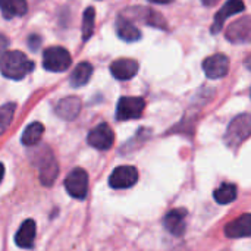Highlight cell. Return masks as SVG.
<instances>
[{
	"instance_id": "obj_1",
	"label": "cell",
	"mask_w": 251,
	"mask_h": 251,
	"mask_svg": "<svg viewBox=\"0 0 251 251\" xmlns=\"http://www.w3.org/2000/svg\"><path fill=\"white\" fill-rule=\"evenodd\" d=\"M35 63L19 50H9L0 56V72L4 78L21 81L34 71Z\"/></svg>"
},
{
	"instance_id": "obj_2",
	"label": "cell",
	"mask_w": 251,
	"mask_h": 251,
	"mask_svg": "<svg viewBox=\"0 0 251 251\" xmlns=\"http://www.w3.org/2000/svg\"><path fill=\"white\" fill-rule=\"evenodd\" d=\"M251 134V119L249 113L238 115L237 118L232 119L229 124L226 132H225V144L231 149H235L241 146Z\"/></svg>"
},
{
	"instance_id": "obj_3",
	"label": "cell",
	"mask_w": 251,
	"mask_h": 251,
	"mask_svg": "<svg viewBox=\"0 0 251 251\" xmlns=\"http://www.w3.org/2000/svg\"><path fill=\"white\" fill-rule=\"evenodd\" d=\"M35 156H38V157L34 159V163L38 168V178H40L41 184L44 187L53 185V182L56 181V178L59 175V165H57L53 153L47 147H44L43 150L37 151Z\"/></svg>"
},
{
	"instance_id": "obj_4",
	"label": "cell",
	"mask_w": 251,
	"mask_h": 251,
	"mask_svg": "<svg viewBox=\"0 0 251 251\" xmlns=\"http://www.w3.org/2000/svg\"><path fill=\"white\" fill-rule=\"evenodd\" d=\"M71 65V53L60 46L49 47L43 53V66L49 72H65L66 69H69Z\"/></svg>"
},
{
	"instance_id": "obj_5",
	"label": "cell",
	"mask_w": 251,
	"mask_h": 251,
	"mask_svg": "<svg viewBox=\"0 0 251 251\" xmlns=\"http://www.w3.org/2000/svg\"><path fill=\"white\" fill-rule=\"evenodd\" d=\"M126 19H137L141 21L146 25H150L153 28H159V29H168V24L166 19L163 18L162 13L150 9V7H144V6H135V7H129L124 12V15Z\"/></svg>"
},
{
	"instance_id": "obj_6",
	"label": "cell",
	"mask_w": 251,
	"mask_h": 251,
	"mask_svg": "<svg viewBox=\"0 0 251 251\" xmlns=\"http://www.w3.org/2000/svg\"><path fill=\"white\" fill-rule=\"evenodd\" d=\"M146 109V101L143 97H121L116 106V119L118 121H131L143 116Z\"/></svg>"
},
{
	"instance_id": "obj_7",
	"label": "cell",
	"mask_w": 251,
	"mask_h": 251,
	"mask_svg": "<svg viewBox=\"0 0 251 251\" xmlns=\"http://www.w3.org/2000/svg\"><path fill=\"white\" fill-rule=\"evenodd\" d=\"M65 188L68 194L74 199L84 200L88 191V175L84 169H74L65 179Z\"/></svg>"
},
{
	"instance_id": "obj_8",
	"label": "cell",
	"mask_w": 251,
	"mask_h": 251,
	"mask_svg": "<svg viewBox=\"0 0 251 251\" xmlns=\"http://www.w3.org/2000/svg\"><path fill=\"white\" fill-rule=\"evenodd\" d=\"M138 171L134 166H118L109 176V185L115 190H126L137 184Z\"/></svg>"
},
{
	"instance_id": "obj_9",
	"label": "cell",
	"mask_w": 251,
	"mask_h": 251,
	"mask_svg": "<svg viewBox=\"0 0 251 251\" xmlns=\"http://www.w3.org/2000/svg\"><path fill=\"white\" fill-rule=\"evenodd\" d=\"M201 66L207 78L219 79L226 76L229 72V57L224 53H216L204 59Z\"/></svg>"
},
{
	"instance_id": "obj_10",
	"label": "cell",
	"mask_w": 251,
	"mask_h": 251,
	"mask_svg": "<svg viewBox=\"0 0 251 251\" xmlns=\"http://www.w3.org/2000/svg\"><path fill=\"white\" fill-rule=\"evenodd\" d=\"M87 141L93 149L100 150V151H106L113 146L115 134L107 124H100L88 132Z\"/></svg>"
},
{
	"instance_id": "obj_11",
	"label": "cell",
	"mask_w": 251,
	"mask_h": 251,
	"mask_svg": "<svg viewBox=\"0 0 251 251\" xmlns=\"http://www.w3.org/2000/svg\"><path fill=\"white\" fill-rule=\"evenodd\" d=\"M244 10H246V4L243 0H228L213 18V25L210 28L212 34H218L224 28V24L226 22L228 18H231L237 13H241Z\"/></svg>"
},
{
	"instance_id": "obj_12",
	"label": "cell",
	"mask_w": 251,
	"mask_h": 251,
	"mask_svg": "<svg viewBox=\"0 0 251 251\" xmlns=\"http://www.w3.org/2000/svg\"><path fill=\"white\" fill-rule=\"evenodd\" d=\"M187 209H174L171 212L166 213L165 219H163V225L166 228L168 232H171L175 237H182L185 234V228H187Z\"/></svg>"
},
{
	"instance_id": "obj_13",
	"label": "cell",
	"mask_w": 251,
	"mask_h": 251,
	"mask_svg": "<svg viewBox=\"0 0 251 251\" xmlns=\"http://www.w3.org/2000/svg\"><path fill=\"white\" fill-rule=\"evenodd\" d=\"M250 16H244L240 21L232 22L226 29V40L234 44H243L250 41L251 22Z\"/></svg>"
},
{
	"instance_id": "obj_14",
	"label": "cell",
	"mask_w": 251,
	"mask_h": 251,
	"mask_svg": "<svg viewBox=\"0 0 251 251\" xmlns=\"http://www.w3.org/2000/svg\"><path fill=\"white\" fill-rule=\"evenodd\" d=\"M138 72V62L128 57L116 59L110 63V74L119 81H128L134 78Z\"/></svg>"
},
{
	"instance_id": "obj_15",
	"label": "cell",
	"mask_w": 251,
	"mask_h": 251,
	"mask_svg": "<svg viewBox=\"0 0 251 251\" xmlns=\"http://www.w3.org/2000/svg\"><path fill=\"white\" fill-rule=\"evenodd\" d=\"M81 107H82V103L79 97L69 96V97L59 100V103L56 104V115L65 121H74L79 115Z\"/></svg>"
},
{
	"instance_id": "obj_16",
	"label": "cell",
	"mask_w": 251,
	"mask_h": 251,
	"mask_svg": "<svg viewBox=\"0 0 251 251\" xmlns=\"http://www.w3.org/2000/svg\"><path fill=\"white\" fill-rule=\"evenodd\" d=\"M115 28H116V34L121 40L126 41V43H135L138 40H141L143 34L141 31L129 21L126 19L125 16L119 15L118 19H116V24H115Z\"/></svg>"
},
{
	"instance_id": "obj_17",
	"label": "cell",
	"mask_w": 251,
	"mask_h": 251,
	"mask_svg": "<svg viewBox=\"0 0 251 251\" xmlns=\"http://www.w3.org/2000/svg\"><path fill=\"white\" fill-rule=\"evenodd\" d=\"M34 240H35V222L32 219H26L15 235V244L19 249L29 250L34 247Z\"/></svg>"
},
{
	"instance_id": "obj_18",
	"label": "cell",
	"mask_w": 251,
	"mask_h": 251,
	"mask_svg": "<svg viewBox=\"0 0 251 251\" xmlns=\"http://www.w3.org/2000/svg\"><path fill=\"white\" fill-rule=\"evenodd\" d=\"M251 218L249 213H244L238 219L232 221L225 226V235L228 238H247L250 237Z\"/></svg>"
},
{
	"instance_id": "obj_19",
	"label": "cell",
	"mask_w": 251,
	"mask_h": 251,
	"mask_svg": "<svg viewBox=\"0 0 251 251\" xmlns=\"http://www.w3.org/2000/svg\"><path fill=\"white\" fill-rule=\"evenodd\" d=\"M0 10L4 19L21 18L28 10L26 0H0Z\"/></svg>"
},
{
	"instance_id": "obj_20",
	"label": "cell",
	"mask_w": 251,
	"mask_h": 251,
	"mask_svg": "<svg viewBox=\"0 0 251 251\" xmlns=\"http://www.w3.org/2000/svg\"><path fill=\"white\" fill-rule=\"evenodd\" d=\"M93 65L88 63V62H81L75 66V69L72 71L71 76H69V82H71V87L74 88H79L82 85H85L91 76H93Z\"/></svg>"
},
{
	"instance_id": "obj_21",
	"label": "cell",
	"mask_w": 251,
	"mask_h": 251,
	"mask_svg": "<svg viewBox=\"0 0 251 251\" xmlns=\"http://www.w3.org/2000/svg\"><path fill=\"white\" fill-rule=\"evenodd\" d=\"M43 134H44V125L41 122H32L24 129L21 141L24 146H35L40 143Z\"/></svg>"
},
{
	"instance_id": "obj_22",
	"label": "cell",
	"mask_w": 251,
	"mask_h": 251,
	"mask_svg": "<svg viewBox=\"0 0 251 251\" xmlns=\"http://www.w3.org/2000/svg\"><path fill=\"white\" fill-rule=\"evenodd\" d=\"M213 199L219 204H229L237 199V187L234 184L225 182L213 193Z\"/></svg>"
},
{
	"instance_id": "obj_23",
	"label": "cell",
	"mask_w": 251,
	"mask_h": 251,
	"mask_svg": "<svg viewBox=\"0 0 251 251\" xmlns=\"http://www.w3.org/2000/svg\"><path fill=\"white\" fill-rule=\"evenodd\" d=\"M94 21H96V9L90 6L84 10V15H82V41L84 43L90 40L94 32Z\"/></svg>"
},
{
	"instance_id": "obj_24",
	"label": "cell",
	"mask_w": 251,
	"mask_h": 251,
	"mask_svg": "<svg viewBox=\"0 0 251 251\" xmlns=\"http://www.w3.org/2000/svg\"><path fill=\"white\" fill-rule=\"evenodd\" d=\"M15 109H16L15 103H7L0 106V135L9 128L15 115Z\"/></svg>"
},
{
	"instance_id": "obj_25",
	"label": "cell",
	"mask_w": 251,
	"mask_h": 251,
	"mask_svg": "<svg viewBox=\"0 0 251 251\" xmlns=\"http://www.w3.org/2000/svg\"><path fill=\"white\" fill-rule=\"evenodd\" d=\"M26 43H28V47H29L32 51H38V47H40V44H41V37L37 35V34H31V35L28 37Z\"/></svg>"
},
{
	"instance_id": "obj_26",
	"label": "cell",
	"mask_w": 251,
	"mask_h": 251,
	"mask_svg": "<svg viewBox=\"0 0 251 251\" xmlns=\"http://www.w3.org/2000/svg\"><path fill=\"white\" fill-rule=\"evenodd\" d=\"M7 46H9V38L6 35L0 34V56L6 51Z\"/></svg>"
},
{
	"instance_id": "obj_27",
	"label": "cell",
	"mask_w": 251,
	"mask_h": 251,
	"mask_svg": "<svg viewBox=\"0 0 251 251\" xmlns=\"http://www.w3.org/2000/svg\"><path fill=\"white\" fill-rule=\"evenodd\" d=\"M151 3H157V4H168V3H172L174 0H149Z\"/></svg>"
},
{
	"instance_id": "obj_28",
	"label": "cell",
	"mask_w": 251,
	"mask_h": 251,
	"mask_svg": "<svg viewBox=\"0 0 251 251\" xmlns=\"http://www.w3.org/2000/svg\"><path fill=\"white\" fill-rule=\"evenodd\" d=\"M219 0H201V3L204 4V6H213V4H216Z\"/></svg>"
},
{
	"instance_id": "obj_29",
	"label": "cell",
	"mask_w": 251,
	"mask_h": 251,
	"mask_svg": "<svg viewBox=\"0 0 251 251\" xmlns=\"http://www.w3.org/2000/svg\"><path fill=\"white\" fill-rule=\"evenodd\" d=\"M3 175H4V166L0 163V182H1V179H3Z\"/></svg>"
}]
</instances>
